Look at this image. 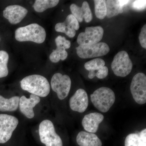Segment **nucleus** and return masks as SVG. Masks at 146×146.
<instances>
[{
    "label": "nucleus",
    "instance_id": "f257e3e1",
    "mask_svg": "<svg viewBox=\"0 0 146 146\" xmlns=\"http://www.w3.org/2000/svg\"><path fill=\"white\" fill-rule=\"evenodd\" d=\"M21 88L38 97H46L49 94L50 84L43 76L34 74L26 77L21 80Z\"/></svg>",
    "mask_w": 146,
    "mask_h": 146
},
{
    "label": "nucleus",
    "instance_id": "f03ea898",
    "mask_svg": "<svg viewBox=\"0 0 146 146\" xmlns=\"http://www.w3.org/2000/svg\"><path fill=\"white\" fill-rule=\"evenodd\" d=\"M46 34L45 29L38 24H30L18 28L15 31V36L18 42H32L37 44L44 42Z\"/></svg>",
    "mask_w": 146,
    "mask_h": 146
},
{
    "label": "nucleus",
    "instance_id": "7ed1b4c3",
    "mask_svg": "<svg viewBox=\"0 0 146 146\" xmlns=\"http://www.w3.org/2000/svg\"><path fill=\"white\" fill-rule=\"evenodd\" d=\"M91 100L97 109L100 112H106L115 103V94L110 88L102 87L91 94Z\"/></svg>",
    "mask_w": 146,
    "mask_h": 146
},
{
    "label": "nucleus",
    "instance_id": "20e7f679",
    "mask_svg": "<svg viewBox=\"0 0 146 146\" xmlns=\"http://www.w3.org/2000/svg\"><path fill=\"white\" fill-rule=\"evenodd\" d=\"M39 135L41 143L46 146H63V141L55 130L53 123L45 120L39 126Z\"/></svg>",
    "mask_w": 146,
    "mask_h": 146
},
{
    "label": "nucleus",
    "instance_id": "39448f33",
    "mask_svg": "<svg viewBox=\"0 0 146 146\" xmlns=\"http://www.w3.org/2000/svg\"><path fill=\"white\" fill-rule=\"evenodd\" d=\"M132 67V63L128 54L123 50L120 51L115 56L111 64V68L115 75L122 77L129 74Z\"/></svg>",
    "mask_w": 146,
    "mask_h": 146
},
{
    "label": "nucleus",
    "instance_id": "423d86ee",
    "mask_svg": "<svg viewBox=\"0 0 146 146\" xmlns=\"http://www.w3.org/2000/svg\"><path fill=\"white\" fill-rule=\"evenodd\" d=\"M133 99L139 104L146 102V76L143 73H138L133 77L130 85Z\"/></svg>",
    "mask_w": 146,
    "mask_h": 146
},
{
    "label": "nucleus",
    "instance_id": "0eeeda50",
    "mask_svg": "<svg viewBox=\"0 0 146 146\" xmlns=\"http://www.w3.org/2000/svg\"><path fill=\"white\" fill-rule=\"evenodd\" d=\"M76 53L80 58H89L103 56L110 51L109 46L106 43L99 42L94 44L79 45L76 48Z\"/></svg>",
    "mask_w": 146,
    "mask_h": 146
},
{
    "label": "nucleus",
    "instance_id": "6e6552de",
    "mask_svg": "<svg viewBox=\"0 0 146 146\" xmlns=\"http://www.w3.org/2000/svg\"><path fill=\"white\" fill-rule=\"evenodd\" d=\"M19 123L18 119L14 116L0 114V144L8 142Z\"/></svg>",
    "mask_w": 146,
    "mask_h": 146
},
{
    "label": "nucleus",
    "instance_id": "1a4fd4ad",
    "mask_svg": "<svg viewBox=\"0 0 146 146\" xmlns=\"http://www.w3.org/2000/svg\"><path fill=\"white\" fill-rule=\"evenodd\" d=\"M53 91L57 94L58 99L64 100L69 94L71 86V80L67 75L56 73L53 76L51 81Z\"/></svg>",
    "mask_w": 146,
    "mask_h": 146
},
{
    "label": "nucleus",
    "instance_id": "9d476101",
    "mask_svg": "<svg viewBox=\"0 0 146 146\" xmlns=\"http://www.w3.org/2000/svg\"><path fill=\"white\" fill-rule=\"evenodd\" d=\"M104 33V31L101 27H87L85 32L79 34L77 42L80 46L97 44L102 39Z\"/></svg>",
    "mask_w": 146,
    "mask_h": 146
},
{
    "label": "nucleus",
    "instance_id": "9b49d317",
    "mask_svg": "<svg viewBox=\"0 0 146 146\" xmlns=\"http://www.w3.org/2000/svg\"><path fill=\"white\" fill-rule=\"evenodd\" d=\"M28 12L27 9L21 5H11L3 11L4 17L12 25L19 23L25 17Z\"/></svg>",
    "mask_w": 146,
    "mask_h": 146
},
{
    "label": "nucleus",
    "instance_id": "f8f14e48",
    "mask_svg": "<svg viewBox=\"0 0 146 146\" xmlns=\"http://www.w3.org/2000/svg\"><path fill=\"white\" fill-rule=\"evenodd\" d=\"M70 107L73 111L82 113L88 107L89 98L85 90L80 89L77 90L71 97L70 101Z\"/></svg>",
    "mask_w": 146,
    "mask_h": 146
},
{
    "label": "nucleus",
    "instance_id": "ddd939ff",
    "mask_svg": "<svg viewBox=\"0 0 146 146\" xmlns=\"http://www.w3.org/2000/svg\"><path fill=\"white\" fill-rule=\"evenodd\" d=\"M79 28L78 21L72 14H70L63 23L56 25L55 29L56 32L65 33L69 37L73 38L75 36L76 31L78 30Z\"/></svg>",
    "mask_w": 146,
    "mask_h": 146
},
{
    "label": "nucleus",
    "instance_id": "4468645a",
    "mask_svg": "<svg viewBox=\"0 0 146 146\" xmlns=\"http://www.w3.org/2000/svg\"><path fill=\"white\" fill-rule=\"evenodd\" d=\"M40 102V98L33 94H31L29 98L22 96L19 101L20 111L27 118L32 119L35 116L33 108Z\"/></svg>",
    "mask_w": 146,
    "mask_h": 146
},
{
    "label": "nucleus",
    "instance_id": "2eb2a0df",
    "mask_svg": "<svg viewBox=\"0 0 146 146\" xmlns=\"http://www.w3.org/2000/svg\"><path fill=\"white\" fill-rule=\"evenodd\" d=\"M104 119L102 114L98 112L89 113L84 116L82 121V125L87 132L95 133L98 129L99 125Z\"/></svg>",
    "mask_w": 146,
    "mask_h": 146
},
{
    "label": "nucleus",
    "instance_id": "dca6fc26",
    "mask_svg": "<svg viewBox=\"0 0 146 146\" xmlns=\"http://www.w3.org/2000/svg\"><path fill=\"white\" fill-rule=\"evenodd\" d=\"M70 9L72 14L80 23L83 21V18L86 23H90L93 19L92 12L87 2H84L81 7L72 4L70 7Z\"/></svg>",
    "mask_w": 146,
    "mask_h": 146
},
{
    "label": "nucleus",
    "instance_id": "f3484780",
    "mask_svg": "<svg viewBox=\"0 0 146 146\" xmlns=\"http://www.w3.org/2000/svg\"><path fill=\"white\" fill-rule=\"evenodd\" d=\"M76 142L79 146H102L100 139L94 133L81 131L78 134Z\"/></svg>",
    "mask_w": 146,
    "mask_h": 146
},
{
    "label": "nucleus",
    "instance_id": "a211bd4d",
    "mask_svg": "<svg viewBox=\"0 0 146 146\" xmlns=\"http://www.w3.org/2000/svg\"><path fill=\"white\" fill-rule=\"evenodd\" d=\"M125 146H146V129L140 132L128 135L125 141Z\"/></svg>",
    "mask_w": 146,
    "mask_h": 146
},
{
    "label": "nucleus",
    "instance_id": "6ab92c4d",
    "mask_svg": "<svg viewBox=\"0 0 146 146\" xmlns=\"http://www.w3.org/2000/svg\"><path fill=\"white\" fill-rule=\"evenodd\" d=\"M20 98L18 96H14L6 99L0 95V111H16L18 108Z\"/></svg>",
    "mask_w": 146,
    "mask_h": 146
},
{
    "label": "nucleus",
    "instance_id": "aec40b11",
    "mask_svg": "<svg viewBox=\"0 0 146 146\" xmlns=\"http://www.w3.org/2000/svg\"><path fill=\"white\" fill-rule=\"evenodd\" d=\"M106 16L111 18L123 13V7L119 4L118 1H106Z\"/></svg>",
    "mask_w": 146,
    "mask_h": 146
},
{
    "label": "nucleus",
    "instance_id": "412c9836",
    "mask_svg": "<svg viewBox=\"0 0 146 146\" xmlns=\"http://www.w3.org/2000/svg\"><path fill=\"white\" fill-rule=\"evenodd\" d=\"M59 2L58 0H36L33 7L36 12L41 13L48 9L56 6Z\"/></svg>",
    "mask_w": 146,
    "mask_h": 146
},
{
    "label": "nucleus",
    "instance_id": "4be33fe9",
    "mask_svg": "<svg viewBox=\"0 0 146 146\" xmlns=\"http://www.w3.org/2000/svg\"><path fill=\"white\" fill-rule=\"evenodd\" d=\"M9 58L8 54L4 50H0V78L5 77L8 75L7 68Z\"/></svg>",
    "mask_w": 146,
    "mask_h": 146
},
{
    "label": "nucleus",
    "instance_id": "5701e85b",
    "mask_svg": "<svg viewBox=\"0 0 146 146\" xmlns=\"http://www.w3.org/2000/svg\"><path fill=\"white\" fill-rule=\"evenodd\" d=\"M95 13L97 18L102 20L106 16V1L104 0H95Z\"/></svg>",
    "mask_w": 146,
    "mask_h": 146
},
{
    "label": "nucleus",
    "instance_id": "b1692460",
    "mask_svg": "<svg viewBox=\"0 0 146 146\" xmlns=\"http://www.w3.org/2000/svg\"><path fill=\"white\" fill-rule=\"evenodd\" d=\"M105 65V62L101 58H97L88 61L84 64V68L89 71H98Z\"/></svg>",
    "mask_w": 146,
    "mask_h": 146
},
{
    "label": "nucleus",
    "instance_id": "393cba45",
    "mask_svg": "<svg viewBox=\"0 0 146 146\" xmlns=\"http://www.w3.org/2000/svg\"><path fill=\"white\" fill-rule=\"evenodd\" d=\"M139 41L141 46L146 49V25H145L141 29L139 36Z\"/></svg>",
    "mask_w": 146,
    "mask_h": 146
},
{
    "label": "nucleus",
    "instance_id": "a878e982",
    "mask_svg": "<svg viewBox=\"0 0 146 146\" xmlns=\"http://www.w3.org/2000/svg\"><path fill=\"white\" fill-rule=\"evenodd\" d=\"M146 1H135L132 3V7L136 10H143L146 8Z\"/></svg>",
    "mask_w": 146,
    "mask_h": 146
},
{
    "label": "nucleus",
    "instance_id": "bb28decb",
    "mask_svg": "<svg viewBox=\"0 0 146 146\" xmlns=\"http://www.w3.org/2000/svg\"><path fill=\"white\" fill-rule=\"evenodd\" d=\"M108 74V69L106 66H104L100 68L96 73V76L99 79L105 78Z\"/></svg>",
    "mask_w": 146,
    "mask_h": 146
},
{
    "label": "nucleus",
    "instance_id": "cd10ccee",
    "mask_svg": "<svg viewBox=\"0 0 146 146\" xmlns=\"http://www.w3.org/2000/svg\"><path fill=\"white\" fill-rule=\"evenodd\" d=\"M55 50L60 54V60H65L68 57V52L65 50V48L63 46H56Z\"/></svg>",
    "mask_w": 146,
    "mask_h": 146
},
{
    "label": "nucleus",
    "instance_id": "c85d7f7f",
    "mask_svg": "<svg viewBox=\"0 0 146 146\" xmlns=\"http://www.w3.org/2000/svg\"><path fill=\"white\" fill-rule=\"evenodd\" d=\"M63 46L65 48V49L70 48L71 46V42L69 40L65 39L63 43Z\"/></svg>",
    "mask_w": 146,
    "mask_h": 146
},
{
    "label": "nucleus",
    "instance_id": "c756f323",
    "mask_svg": "<svg viewBox=\"0 0 146 146\" xmlns=\"http://www.w3.org/2000/svg\"><path fill=\"white\" fill-rule=\"evenodd\" d=\"M119 4L121 7H123V6L128 3L130 1H118Z\"/></svg>",
    "mask_w": 146,
    "mask_h": 146
},
{
    "label": "nucleus",
    "instance_id": "7c9ffc66",
    "mask_svg": "<svg viewBox=\"0 0 146 146\" xmlns=\"http://www.w3.org/2000/svg\"><path fill=\"white\" fill-rule=\"evenodd\" d=\"M95 76H96V72L94 71H89L88 77L90 79L94 78Z\"/></svg>",
    "mask_w": 146,
    "mask_h": 146
},
{
    "label": "nucleus",
    "instance_id": "2f4dec72",
    "mask_svg": "<svg viewBox=\"0 0 146 146\" xmlns=\"http://www.w3.org/2000/svg\"><path fill=\"white\" fill-rule=\"evenodd\" d=\"M0 41H1V38H0Z\"/></svg>",
    "mask_w": 146,
    "mask_h": 146
}]
</instances>
